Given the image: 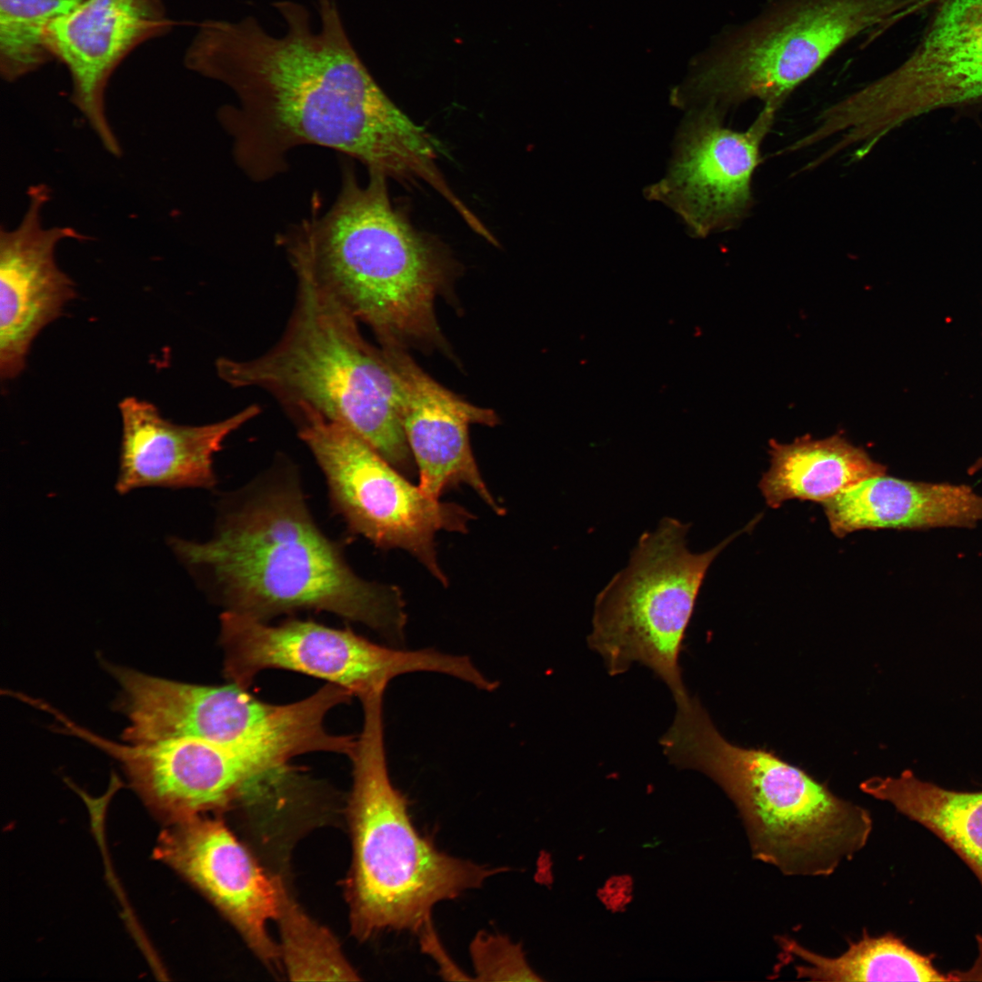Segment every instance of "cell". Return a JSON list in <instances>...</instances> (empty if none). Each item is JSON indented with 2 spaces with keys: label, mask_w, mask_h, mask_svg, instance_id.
I'll return each mask as SVG.
<instances>
[{
  "label": "cell",
  "mask_w": 982,
  "mask_h": 982,
  "mask_svg": "<svg viewBox=\"0 0 982 982\" xmlns=\"http://www.w3.org/2000/svg\"><path fill=\"white\" fill-rule=\"evenodd\" d=\"M320 18L294 1L274 6L283 35L254 16L206 20L189 45L185 66L230 89L218 109L237 166L255 182L287 168V155L318 145L346 155L399 182L448 183L436 164L440 145L382 91L346 33L336 0H316Z\"/></svg>",
  "instance_id": "obj_1"
},
{
  "label": "cell",
  "mask_w": 982,
  "mask_h": 982,
  "mask_svg": "<svg viewBox=\"0 0 982 982\" xmlns=\"http://www.w3.org/2000/svg\"><path fill=\"white\" fill-rule=\"evenodd\" d=\"M204 543L174 538L183 562L210 582L225 611L268 622L326 611L404 643L401 590L366 581L315 523L296 475L259 480L231 500Z\"/></svg>",
  "instance_id": "obj_2"
},
{
  "label": "cell",
  "mask_w": 982,
  "mask_h": 982,
  "mask_svg": "<svg viewBox=\"0 0 982 982\" xmlns=\"http://www.w3.org/2000/svg\"><path fill=\"white\" fill-rule=\"evenodd\" d=\"M368 172L362 185L344 165L330 207L291 225L278 243L294 273L309 277L367 326L380 346L445 349L435 303L450 279V261L393 205L388 177Z\"/></svg>",
  "instance_id": "obj_3"
},
{
  "label": "cell",
  "mask_w": 982,
  "mask_h": 982,
  "mask_svg": "<svg viewBox=\"0 0 982 982\" xmlns=\"http://www.w3.org/2000/svg\"><path fill=\"white\" fill-rule=\"evenodd\" d=\"M659 744L671 764L705 773L735 803L752 857L790 877H828L867 845L869 811L770 751L727 741L696 696L676 703Z\"/></svg>",
  "instance_id": "obj_4"
},
{
  "label": "cell",
  "mask_w": 982,
  "mask_h": 982,
  "mask_svg": "<svg viewBox=\"0 0 982 982\" xmlns=\"http://www.w3.org/2000/svg\"><path fill=\"white\" fill-rule=\"evenodd\" d=\"M284 333L261 355L219 357L220 379L272 396L291 415L317 413L361 436L402 474L416 466L403 430L396 376L359 322L306 276Z\"/></svg>",
  "instance_id": "obj_5"
},
{
  "label": "cell",
  "mask_w": 982,
  "mask_h": 982,
  "mask_svg": "<svg viewBox=\"0 0 982 982\" xmlns=\"http://www.w3.org/2000/svg\"><path fill=\"white\" fill-rule=\"evenodd\" d=\"M384 693L360 699L363 726L350 757L353 859L346 889L351 932L363 941L386 930L417 933L437 903L479 888L508 869L450 856L417 830L407 798L389 776Z\"/></svg>",
  "instance_id": "obj_6"
},
{
  "label": "cell",
  "mask_w": 982,
  "mask_h": 982,
  "mask_svg": "<svg viewBox=\"0 0 982 982\" xmlns=\"http://www.w3.org/2000/svg\"><path fill=\"white\" fill-rule=\"evenodd\" d=\"M934 0H768L726 30L702 59L684 105L723 115L757 100L780 111L788 97L839 49L869 40Z\"/></svg>",
  "instance_id": "obj_7"
},
{
  "label": "cell",
  "mask_w": 982,
  "mask_h": 982,
  "mask_svg": "<svg viewBox=\"0 0 982 982\" xmlns=\"http://www.w3.org/2000/svg\"><path fill=\"white\" fill-rule=\"evenodd\" d=\"M115 678L129 724L121 738L132 744L195 737L256 753L279 763L300 755L353 754L356 737L327 731L325 719L352 694L327 683L289 704L266 703L234 683L203 686L150 676L125 666Z\"/></svg>",
  "instance_id": "obj_8"
},
{
  "label": "cell",
  "mask_w": 982,
  "mask_h": 982,
  "mask_svg": "<svg viewBox=\"0 0 982 982\" xmlns=\"http://www.w3.org/2000/svg\"><path fill=\"white\" fill-rule=\"evenodd\" d=\"M690 524L664 517L645 532L627 566L598 593L587 637L611 676L634 663L648 667L670 689L675 702L689 696L679 656L706 572L718 554L747 526L715 547L693 553Z\"/></svg>",
  "instance_id": "obj_9"
},
{
  "label": "cell",
  "mask_w": 982,
  "mask_h": 982,
  "mask_svg": "<svg viewBox=\"0 0 982 982\" xmlns=\"http://www.w3.org/2000/svg\"><path fill=\"white\" fill-rule=\"evenodd\" d=\"M293 417L300 439L325 475L335 508L349 528L377 547L407 551L447 586L437 558L436 535L439 531L466 533L474 515L414 486L348 427L310 410Z\"/></svg>",
  "instance_id": "obj_10"
},
{
  "label": "cell",
  "mask_w": 982,
  "mask_h": 982,
  "mask_svg": "<svg viewBox=\"0 0 982 982\" xmlns=\"http://www.w3.org/2000/svg\"><path fill=\"white\" fill-rule=\"evenodd\" d=\"M941 109L982 111V0H935L908 56L836 101L833 115L851 145L871 153L892 131Z\"/></svg>",
  "instance_id": "obj_11"
},
{
  "label": "cell",
  "mask_w": 982,
  "mask_h": 982,
  "mask_svg": "<svg viewBox=\"0 0 982 982\" xmlns=\"http://www.w3.org/2000/svg\"><path fill=\"white\" fill-rule=\"evenodd\" d=\"M219 644L224 676L246 689L266 669L324 679L358 699L386 689L393 678L406 673L435 672L464 682L473 681L477 674L466 656L382 646L350 628L337 629L314 621L290 619L272 626L230 611L220 616Z\"/></svg>",
  "instance_id": "obj_12"
},
{
  "label": "cell",
  "mask_w": 982,
  "mask_h": 982,
  "mask_svg": "<svg viewBox=\"0 0 982 982\" xmlns=\"http://www.w3.org/2000/svg\"><path fill=\"white\" fill-rule=\"evenodd\" d=\"M58 731L116 759L145 806L167 825L227 807L267 789L282 765L240 748L195 737L124 744L78 725L65 714Z\"/></svg>",
  "instance_id": "obj_13"
},
{
  "label": "cell",
  "mask_w": 982,
  "mask_h": 982,
  "mask_svg": "<svg viewBox=\"0 0 982 982\" xmlns=\"http://www.w3.org/2000/svg\"><path fill=\"white\" fill-rule=\"evenodd\" d=\"M778 112L762 106L747 129L734 130L717 110L696 108L680 126L666 174L645 196L674 211L694 237L736 228L754 206L753 177Z\"/></svg>",
  "instance_id": "obj_14"
},
{
  "label": "cell",
  "mask_w": 982,
  "mask_h": 982,
  "mask_svg": "<svg viewBox=\"0 0 982 982\" xmlns=\"http://www.w3.org/2000/svg\"><path fill=\"white\" fill-rule=\"evenodd\" d=\"M155 854L201 891L260 959L278 964L279 947L266 927L277 915V879L264 872L221 820L204 814L169 824Z\"/></svg>",
  "instance_id": "obj_15"
},
{
  "label": "cell",
  "mask_w": 982,
  "mask_h": 982,
  "mask_svg": "<svg viewBox=\"0 0 982 982\" xmlns=\"http://www.w3.org/2000/svg\"><path fill=\"white\" fill-rule=\"evenodd\" d=\"M28 205L14 229L0 232V377L25 368L39 332L75 297V284L57 266L55 251L66 239L86 237L70 226L45 227L42 211L51 197L45 184L31 185Z\"/></svg>",
  "instance_id": "obj_16"
},
{
  "label": "cell",
  "mask_w": 982,
  "mask_h": 982,
  "mask_svg": "<svg viewBox=\"0 0 982 982\" xmlns=\"http://www.w3.org/2000/svg\"><path fill=\"white\" fill-rule=\"evenodd\" d=\"M389 362L400 392L403 430L413 456L419 487L439 496L466 485L497 515L505 508L486 485L469 440L471 425L495 426L497 415L453 393L425 372L403 346H379Z\"/></svg>",
  "instance_id": "obj_17"
},
{
  "label": "cell",
  "mask_w": 982,
  "mask_h": 982,
  "mask_svg": "<svg viewBox=\"0 0 982 982\" xmlns=\"http://www.w3.org/2000/svg\"><path fill=\"white\" fill-rule=\"evenodd\" d=\"M171 25L162 0H85L47 29L54 57L69 72L72 103L115 156L122 149L105 115L108 81L129 53Z\"/></svg>",
  "instance_id": "obj_18"
},
{
  "label": "cell",
  "mask_w": 982,
  "mask_h": 982,
  "mask_svg": "<svg viewBox=\"0 0 982 982\" xmlns=\"http://www.w3.org/2000/svg\"><path fill=\"white\" fill-rule=\"evenodd\" d=\"M122 419L116 490L145 486L213 487V457L234 431L260 413L251 405L223 420L183 426L164 418L156 406L134 396L119 403Z\"/></svg>",
  "instance_id": "obj_19"
},
{
  "label": "cell",
  "mask_w": 982,
  "mask_h": 982,
  "mask_svg": "<svg viewBox=\"0 0 982 982\" xmlns=\"http://www.w3.org/2000/svg\"><path fill=\"white\" fill-rule=\"evenodd\" d=\"M837 537L862 529L973 526L982 496L967 486L913 482L886 474L865 478L822 504Z\"/></svg>",
  "instance_id": "obj_20"
},
{
  "label": "cell",
  "mask_w": 982,
  "mask_h": 982,
  "mask_svg": "<svg viewBox=\"0 0 982 982\" xmlns=\"http://www.w3.org/2000/svg\"><path fill=\"white\" fill-rule=\"evenodd\" d=\"M769 454L770 467L758 486L773 508L793 498L823 504L859 481L887 472L884 465L838 434L824 439L804 436L790 444L771 440Z\"/></svg>",
  "instance_id": "obj_21"
},
{
  "label": "cell",
  "mask_w": 982,
  "mask_h": 982,
  "mask_svg": "<svg viewBox=\"0 0 982 982\" xmlns=\"http://www.w3.org/2000/svg\"><path fill=\"white\" fill-rule=\"evenodd\" d=\"M860 789L887 801L946 843L982 886V791L962 792L920 780L911 770L898 777H874Z\"/></svg>",
  "instance_id": "obj_22"
},
{
  "label": "cell",
  "mask_w": 982,
  "mask_h": 982,
  "mask_svg": "<svg viewBox=\"0 0 982 982\" xmlns=\"http://www.w3.org/2000/svg\"><path fill=\"white\" fill-rule=\"evenodd\" d=\"M780 957L794 966L797 978L812 981H954L933 965V956H924L891 933L871 937L865 930L851 941L841 955L832 957L814 952L787 936L776 938Z\"/></svg>",
  "instance_id": "obj_23"
},
{
  "label": "cell",
  "mask_w": 982,
  "mask_h": 982,
  "mask_svg": "<svg viewBox=\"0 0 982 982\" xmlns=\"http://www.w3.org/2000/svg\"><path fill=\"white\" fill-rule=\"evenodd\" d=\"M280 957L291 980H358L334 935L316 923L294 900L276 877Z\"/></svg>",
  "instance_id": "obj_24"
},
{
  "label": "cell",
  "mask_w": 982,
  "mask_h": 982,
  "mask_svg": "<svg viewBox=\"0 0 982 982\" xmlns=\"http://www.w3.org/2000/svg\"><path fill=\"white\" fill-rule=\"evenodd\" d=\"M85 0H0V73L7 82L31 74L55 57L48 27Z\"/></svg>",
  "instance_id": "obj_25"
},
{
  "label": "cell",
  "mask_w": 982,
  "mask_h": 982,
  "mask_svg": "<svg viewBox=\"0 0 982 982\" xmlns=\"http://www.w3.org/2000/svg\"><path fill=\"white\" fill-rule=\"evenodd\" d=\"M470 956L476 980H539L528 966L522 947L503 935L478 932L470 944Z\"/></svg>",
  "instance_id": "obj_26"
},
{
  "label": "cell",
  "mask_w": 982,
  "mask_h": 982,
  "mask_svg": "<svg viewBox=\"0 0 982 982\" xmlns=\"http://www.w3.org/2000/svg\"><path fill=\"white\" fill-rule=\"evenodd\" d=\"M422 951L436 964L439 974L446 980H474L468 977L450 957L435 930L432 920L426 921L416 933Z\"/></svg>",
  "instance_id": "obj_27"
},
{
  "label": "cell",
  "mask_w": 982,
  "mask_h": 982,
  "mask_svg": "<svg viewBox=\"0 0 982 982\" xmlns=\"http://www.w3.org/2000/svg\"><path fill=\"white\" fill-rule=\"evenodd\" d=\"M977 941L978 955L970 968L951 972L957 981H982V936H977Z\"/></svg>",
  "instance_id": "obj_28"
}]
</instances>
